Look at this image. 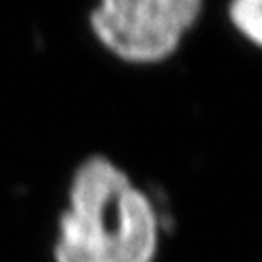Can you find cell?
I'll return each mask as SVG.
<instances>
[{"instance_id":"obj_1","label":"cell","mask_w":262,"mask_h":262,"mask_svg":"<svg viewBox=\"0 0 262 262\" xmlns=\"http://www.w3.org/2000/svg\"><path fill=\"white\" fill-rule=\"evenodd\" d=\"M158 245L159 220L150 196L109 158H85L58 217L55 262H154Z\"/></svg>"},{"instance_id":"obj_2","label":"cell","mask_w":262,"mask_h":262,"mask_svg":"<svg viewBox=\"0 0 262 262\" xmlns=\"http://www.w3.org/2000/svg\"><path fill=\"white\" fill-rule=\"evenodd\" d=\"M200 12L198 0H105L92 10L90 26L115 56L151 64L177 51Z\"/></svg>"},{"instance_id":"obj_3","label":"cell","mask_w":262,"mask_h":262,"mask_svg":"<svg viewBox=\"0 0 262 262\" xmlns=\"http://www.w3.org/2000/svg\"><path fill=\"white\" fill-rule=\"evenodd\" d=\"M229 19L235 29L262 47V0H237L229 6Z\"/></svg>"}]
</instances>
